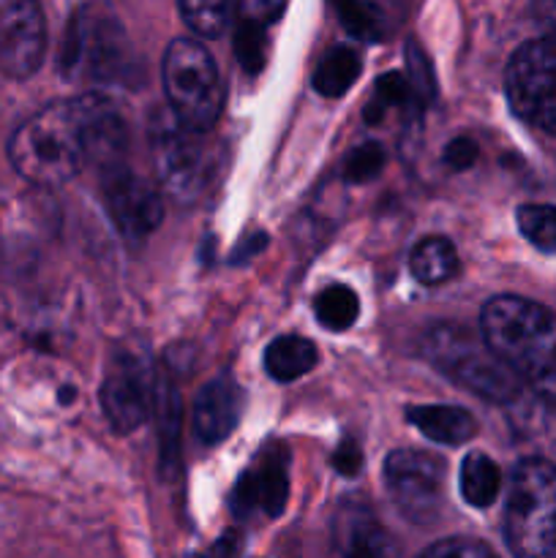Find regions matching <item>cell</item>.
Returning a JSON list of instances; mask_svg holds the SVG:
<instances>
[{
    "mask_svg": "<svg viewBox=\"0 0 556 558\" xmlns=\"http://www.w3.org/2000/svg\"><path fill=\"white\" fill-rule=\"evenodd\" d=\"M129 38L107 9H80L65 31L60 69L71 80L109 82L123 74Z\"/></svg>",
    "mask_w": 556,
    "mask_h": 558,
    "instance_id": "7",
    "label": "cell"
},
{
    "mask_svg": "<svg viewBox=\"0 0 556 558\" xmlns=\"http://www.w3.org/2000/svg\"><path fill=\"white\" fill-rule=\"evenodd\" d=\"M267 52H270L267 25L240 20L238 31H234V54H238L240 65H243L249 74H256V71H262V65L267 63Z\"/></svg>",
    "mask_w": 556,
    "mask_h": 558,
    "instance_id": "25",
    "label": "cell"
},
{
    "mask_svg": "<svg viewBox=\"0 0 556 558\" xmlns=\"http://www.w3.org/2000/svg\"><path fill=\"white\" fill-rule=\"evenodd\" d=\"M240 403H243V396H240L238 381L229 379V376L207 381L196 396L194 412H191L196 436L205 445H218V441L227 439L238 425Z\"/></svg>",
    "mask_w": 556,
    "mask_h": 558,
    "instance_id": "15",
    "label": "cell"
},
{
    "mask_svg": "<svg viewBox=\"0 0 556 558\" xmlns=\"http://www.w3.org/2000/svg\"><path fill=\"white\" fill-rule=\"evenodd\" d=\"M458 488L467 505L472 507H491L499 499L501 490V472L485 452H469L461 463V477Z\"/></svg>",
    "mask_w": 556,
    "mask_h": 558,
    "instance_id": "19",
    "label": "cell"
},
{
    "mask_svg": "<svg viewBox=\"0 0 556 558\" xmlns=\"http://www.w3.org/2000/svg\"><path fill=\"white\" fill-rule=\"evenodd\" d=\"M330 558H403L392 534L365 501L338 507L330 529Z\"/></svg>",
    "mask_w": 556,
    "mask_h": 558,
    "instance_id": "12",
    "label": "cell"
},
{
    "mask_svg": "<svg viewBox=\"0 0 556 558\" xmlns=\"http://www.w3.org/2000/svg\"><path fill=\"white\" fill-rule=\"evenodd\" d=\"M314 314L327 330H349L360 316V300L343 283H330L316 294Z\"/></svg>",
    "mask_w": 556,
    "mask_h": 558,
    "instance_id": "21",
    "label": "cell"
},
{
    "mask_svg": "<svg viewBox=\"0 0 556 558\" xmlns=\"http://www.w3.org/2000/svg\"><path fill=\"white\" fill-rule=\"evenodd\" d=\"M289 494V477H287V452L276 450L267 452L265 461L254 469V472L243 474L234 488V510L240 515L251 510H265L267 515L276 518L283 512Z\"/></svg>",
    "mask_w": 556,
    "mask_h": 558,
    "instance_id": "14",
    "label": "cell"
},
{
    "mask_svg": "<svg viewBox=\"0 0 556 558\" xmlns=\"http://www.w3.org/2000/svg\"><path fill=\"white\" fill-rule=\"evenodd\" d=\"M287 9V0H238L240 20L259 22V25H270Z\"/></svg>",
    "mask_w": 556,
    "mask_h": 558,
    "instance_id": "30",
    "label": "cell"
},
{
    "mask_svg": "<svg viewBox=\"0 0 556 558\" xmlns=\"http://www.w3.org/2000/svg\"><path fill=\"white\" fill-rule=\"evenodd\" d=\"M150 145L164 194L178 205L200 199L216 172V153L205 142V134L183 129L174 118H161L153 125Z\"/></svg>",
    "mask_w": 556,
    "mask_h": 558,
    "instance_id": "6",
    "label": "cell"
},
{
    "mask_svg": "<svg viewBox=\"0 0 556 558\" xmlns=\"http://www.w3.org/2000/svg\"><path fill=\"white\" fill-rule=\"evenodd\" d=\"M385 161L387 156L385 150H382V145L368 142V145H360L358 150L349 153L347 163H343V174H347V180H352V183H365V180L376 178V174L382 172Z\"/></svg>",
    "mask_w": 556,
    "mask_h": 558,
    "instance_id": "27",
    "label": "cell"
},
{
    "mask_svg": "<svg viewBox=\"0 0 556 558\" xmlns=\"http://www.w3.org/2000/svg\"><path fill=\"white\" fill-rule=\"evenodd\" d=\"M407 80L409 85H412L414 96L420 98V104L434 98V74H431V63L423 54V49L414 41L407 44Z\"/></svg>",
    "mask_w": 556,
    "mask_h": 558,
    "instance_id": "28",
    "label": "cell"
},
{
    "mask_svg": "<svg viewBox=\"0 0 556 558\" xmlns=\"http://www.w3.org/2000/svg\"><path fill=\"white\" fill-rule=\"evenodd\" d=\"M360 76V54L349 47H333L325 58L319 60L314 74L316 93L327 98H338L354 85Z\"/></svg>",
    "mask_w": 556,
    "mask_h": 558,
    "instance_id": "20",
    "label": "cell"
},
{
    "mask_svg": "<svg viewBox=\"0 0 556 558\" xmlns=\"http://www.w3.org/2000/svg\"><path fill=\"white\" fill-rule=\"evenodd\" d=\"M333 461H336V469L341 474H354L360 469L358 445H354V441H343V445L338 447V452H336V458H333Z\"/></svg>",
    "mask_w": 556,
    "mask_h": 558,
    "instance_id": "32",
    "label": "cell"
},
{
    "mask_svg": "<svg viewBox=\"0 0 556 558\" xmlns=\"http://www.w3.org/2000/svg\"><path fill=\"white\" fill-rule=\"evenodd\" d=\"M534 16L548 33H556V0H534Z\"/></svg>",
    "mask_w": 556,
    "mask_h": 558,
    "instance_id": "33",
    "label": "cell"
},
{
    "mask_svg": "<svg viewBox=\"0 0 556 558\" xmlns=\"http://www.w3.org/2000/svg\"><path fill=\"white\" fill-rule=\"evenodd\" d=\"M423 354L456 385L491 403H510L521 392V381L491 352L483 336H474L463 327H431L423 338Z\"/></svg>",
    "mask_w": 556,
    "mask_h": 558,
    "instance_id": "4",
    "label": "cell"
},
{
    "mask_svg": "<svg viewBox=\"0 0 556 558\" xmlns=\"http://www.w3.org/2000/svg\"><path fill=\"white\" fill-rule=\"evenodd\" d=\"M518 229L534 248L556 254V207L554 205H521L516 213Z\"/></svg>",
    "mask_w": 556,
    "mask_h": 558,
    "instance_id": "24",
    "label": "cell"
},
{
    "mask_svg": "<svg viewBox=\"0 0 556 558\" xmlns=\"http://www.w3.org/2000/svg\"><path fill=\"white\" fill-rule=\"evenodd\" d=\"M153 385L156 379H150L147 371L131 357H123L109 368L101 385V407L118 434H131L145 423L153 412Z\"/></svg>",
    "mask_w": 556,
    "mask_h": 558,
    "instance_id": "13",
    "label": "cell"
},
{
    "mask_svg": "<svg viewBox=\"0 0 556 558\" xmlns=\"http://www.w3.org/2000/svg\"><path fill=\"white\" fill-rule=\"evenodd\" d=\"M505 90L523 123L556 136V33L518 47L507 63Z\"/></svg>",
    "mask_w": 556,
    "mask_h": 558,
    "instance_id": "8",
    "label": "cell"
},
{
    "mask_svg": "<svg viewBox=\"0 0 556 558\" xmlns=\"http://www.w3.org/2000/svg\"><path fill=\"white\" fill-rule=\"evenodd\" d=\"M418 104H420V98L414 96L407 74L390 71V74L379 76V82H376L374 98H371V104L365 107V120H368V123H376V120H379L387 109H392V107L420 109Z\"/></svg>",
    "mask_w": 556,
    "mask_h": 558,
    "instance_id": "23",
    "label": "cell"
},
{
    "mask_svg": "<svg viewBox=\"0 0 556 558\" xmlns=\"http://www.w3.org/2000/svg\"><path fill=\"white\" fill-rule=\"evenodd\" d=\"M161 76L172 118L183 129L207 134L223 107L221 74L210 52L194 38H174L164 52Z\"/></svg>",
    "mask_w": 556,
    "mask_h": 558,
    "instance_id": "5",
    "label": "cell"
},
{
    "mask_svg": "<svg viewBox=\"0 0 556 558\" xmlns=\"http://www.w3.org/2000/svg\"><path fill=\"white\" fill-rule=\"evenodd\" d=\"M480 336L521 385L556 407V314L534 300L501 294L480 311Z\"/></svg>",
    "mask_w": 556,
    "mask_h": 558,
    "instance_id": "2",
    "label": "cell"
},
{
    "mask_svg": "<svg viewBox=\"0 0 556 558\" xmlns=\"http://www.w3.org/2000/svg\"><path fill=\"white\" fill-rule=\"evenodd\" d=\"M505 543L516 558H556V466L518 463L507 483Z\"/></svg>",
    "mask_w": 556,
    "mask_h": 558,
    "instance_id": "3",
    "label": "cell"
},
{
    "mask_svg": "<svg viewBox=\"0 0 556 558\" xmlns=\"http://www.w3.org/2000/svg\"><path fill=\"white\" fill-rule=\"evenodd\" d=\"M338 11V20L347 27L352 36L363 38V41H376L385 33V20H382L379 9L365 0H333Z\"/></svg>",
    "mask_w": 556,
    "mask_h": 558,
    "instance_id": "26",
    "label": "cell"
},
{
    "mask_svg": "<svg viewBox=\"0 0 556 558\" xmlns=\"http://www.w3.org/2000/svg\"><path fill=\"white\" fill-rule=\"evenodd\" d=\"M445 163L450 169H456V172H461V169H469L474 163V158H478V145H474L472 140H467V136H458V140H452L450 145L445 147Z\"/></svg>",
    "mask_w": 556,
    "mask_h": 558,
    "instance_id": "31",
    "label": "cell"
},
{
    "mask_svg": "<svg viewBox=\"0 0 556 558\" xmlns=\"http://www.w3.org/2000/svg\"><path fill=\"white\" fill-rule=\"evenodd\" d=\"M319 360L314 343L300 336H281L265 349V368L276 381H294L309 374Z\"/></svg>",
    "mask_w": 556,
    "mask_h": 558,
    "instance_id": "17",
    "label": "cell"
},
{
    "mask_svg": "<svg viewBox=\"0 0 556 558\" xmlns=\"http://www.w3.org/2000/svg\"><path fill=\"white\" fill-rule=\"evenodd\" d=\"M420 558H499L488 545L474 543V539H442L431 545Z\"/></svg>",
    "mask_w": 556,
    "mask_h": 558,
    "instance_id": "29",
    "label": "cell"
},
{
    "mask_svg": "<svg viewBox=\"0 0 556 558\" xmlns=\"http://www.w3.org/2000/svg\"><path fill=\"white\" fill-rule=\"evenodd\" d=\"M104 205L123 238L142 240L164 221L161 191L131 169L109 167L104 180Z\"/></svg>",
    "mask_w": 556,
    "mask_h": 558,
    "instance_id": "11",
    "label": "cell"
},
{
    "mask_svg": "<svg viewBox=\"0 0 556 558\" xmlns=\"http://www.w3.org/2000/svg\"><path fill=\"white\" fill-rule=\"evenodd\" d=\"M445 461L428 452L396 450L385 461V488L407 521L431 523L445 499Z\"/></svg>",
    "mask_w": 556,
    "mask_h": 558,
    "instance_id": "9",
    "label": "cell"
},
{
    "mask_svg": "<svg viewBox=\"0 0 556 558\" xmlns=\"http://www.w3.org/2000/svg\"><path fill=\"white\" fill-rule=\"evenodd\" d=\"M125 145L120 112L101 96L55 101L27 118L9 142L16 172L36 185H63L90 163L118 167Z\"/></svg>",
    "mask_w": 556,
    "mask_h": 558,
    "instance_id": "1",
    "label": "cell"
},
{
    "mask_svg": "<svg viewBox=\"0 0 556 558\" xmlns=\"http://www.w3.org/2000/svg\"><path fill=\"white\" fill-rule=\"evenodd\" d=\"M407 420L425 436V439L436 441V445L456 447L472 439L474 420L467 409L458 407H412L407 412Z\"/></svg>",
    "mask_w": 556,
    "mask_h": 558,
    "instance_id": "16",
    "label": "cell"
},
{
    "mask_svg": "<svg viewBox=\"0 0 556 558\" xmlns=\"http://www.w3.org/2000/svg\"><path fill=\"white\" fill-rule=\"evenodd\" d=\"M185 25L205 38H216L227 31L232 16V0H178Z\"/></svg>",
    "mask_w": 556,
    "mask_h": 558,
    "instance_id": "22",
    "label": "cell"
},
{
    "mask_svg": "<svg viewBox=\"0 0 556 558\" xmlns=\"http://www.w3.org/2000/svg\"><path fill=\"white\" fill-rule=\"evenodd\" d=\"M47 52V20L38 0H0V74L25 80Z\"/></svg>",
    "mask_w": 556,
    "mask_h": 558,
    "instance_id": "10",
    "label": "cell"
},
{
    "mask_svg": "<svg viewBox=\"0 0 556 558\" xmlns=\"http://www.w3.org/2000/svg\"><path fill=\"white\" fill-rule=\"evenodd\" d=\"M409 270L423 287H439L458 272L456 245L445 238H425L409 254Z\"/></svg>",
    "mask_w": 556,
    "mask_h": 558,
    "instance_id": "18",
    "label": "cell"
}]
</instances>
